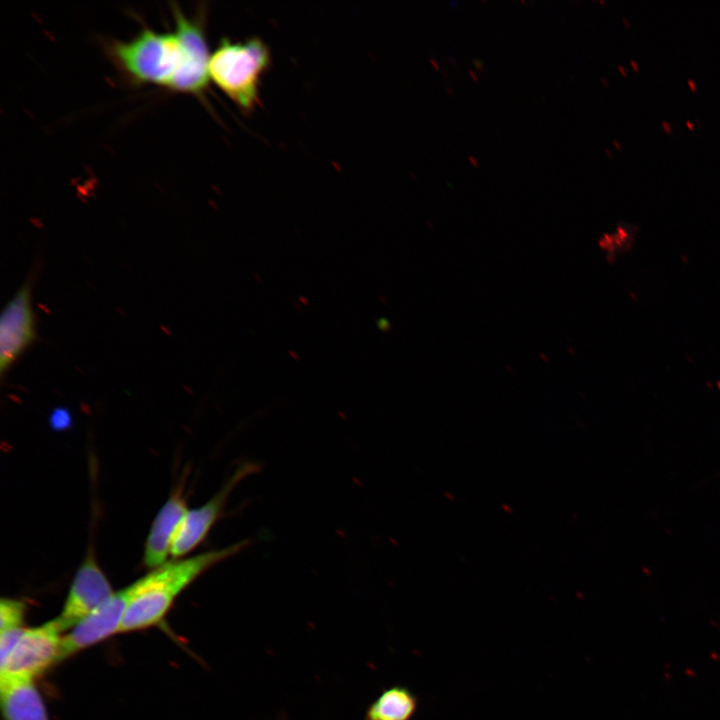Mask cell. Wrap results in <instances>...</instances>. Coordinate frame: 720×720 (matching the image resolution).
<instances>
[{
	"instance_id": "52a82bcc",
	"label": "cell",
	"mask_w": 720,
	"mask_h": 720,
	"mask_svg": "<svg viewBox=\"0 0 720 720\" xmlns=\"http://www.w3.org/2000/svg\"><path fill=\"white\" fill-rule=\"evenodd\" d=\"M257 466L254 463H244L238 466L224 486L208 502L198 508L188 510L175 535L171 556L178 559L194 550L201 543L217 519L220 517L225 503L237 486L245 477L254 473Z\"/></svg>"
},
{
	"instance_id": "7c38bea8",
	"label": "cell",
	"mask_w": 720,
	"mask_h": 720,
	"mask_svg": "<svg viewBox=\"0 0 720 720\" xmlns=\"http://www.w3.org/2000/svg\"><path fill=\"white\" fill-rule=\"evenodd\" d=\"M25 609L22 601L2 598L0 601V632L23 627Z\"/></svg>"
},
{
	"instance_id": "7a4b0ae2",
	"label": "cell",
	"mask_w": 720,
	"mask_h": 720,
	"mask_svg": "<svg viewBox=\"0 0 720 720\" xmlns=\"http://www.w3.org/2000/svg\"><path fill=\"white\" fill-rule=\"evenodd\" d=\"M243 540L225 548L168 561L135 581L136 590L119 633L145 629L159 623L173 602L201 574L236 555L249 545Z\"/></svg>"
},
{
	"instance_id": "5b68a950",
	"label": "cell",
	"mask_w": 720,
	"mask_h": 720,
	"mask_svg": "<svg viewBox=\"0 0 720 720\" xmlns=\"http://www.w3.org/2000/svg\"><path fill=\"white\" fill-rule=\"evenodd\" d=\"M136 590L135 582L114 592L89 616L64 634L59 662L119 633L128 606Z\"/></svg>"
},
{
	"instance_id": "5bb4252c",
	"label": "cell",
	"mask_w": 720,
	"mask_h": 720,
	"mask_svg": "<svg viewBox=\"0 0 720 720\" xmlns=\"http://www.w3.org/2000/svg\"><path fill=\"white\" fill-rule=\"evenodd\" d=\"M468 160H469V162H470V164H471L472 166L478 167L479 162H478V160H477L474 156H471V155H470V156L468 157Z\"/></svg>"
},
{
	"instance_id": "3957f363",
	"label": "cell",
	"mask_w": 720,
	"mask_h": 720,
	"mask_svg": "<svg viewBox=\"0 0 720 720\" xmlns=\"http://www.w3.org/2000/svg\"><path fill=\"white\" fill-rule=\"evenodd\" d=\"M271 65L269 47L258 37L222 39L209 61V78L244 112L259 103V88Z\"/></svg>"
},
{
	"instance_id": "8992f818",
	"label": "cell",
	"mask_w": 720,
	"mask_h": 720,
	"mask_svg": "<svg viewBox=\"0 0 720 720\" xmlns=\"http://www.w3.org/2000/svg\"><path fill=\"white\" fill-rule=\"evenodd\" d=\"M113 593L94 556L87 555L75 574L62 611L54 618L60 630L65 633L74 628Z\"/></svg>"
},
{
	"instance_id": "4fadbf2b",
	"label": "cell",
	"mask_w": 720,
	"mask_h": 720,
	"mask_svg": "<svg viewBox=\"0 0 720 720\" xmlns=\"http://www.w3.org/2000/svg\"><path fill=\"white\" fill-rule=\"evenodd\" d=\"M473 65L476 69H478L480 71L484 70V63L479 59H474Z\"/></svg>"
},
{
	"instance_id": "9a60e30c",
	"label": "cell",
	"mask_w": 720,
	"mask_h": 720,
	"mask_svg": "<svg viewBox=\"0 0 720 720\" xmlns=\"http://www.w3.org/2000/svg\"><path fill=\"white\" fill-rule=\"evenodd\" d=\"M468 73H469V75H470V77L472 78L473 81L476 82V81L478 80V77H477V75L474 73V71L469 70Z\"/></svg>"
},
{
	"instance_id": "e0dca14e",
	"label": "cell",
	"mask_w": 720,
	"mask_h": 720,
	"mask_svg": "<svg viewBox=\"0 0 720 720\" xmlns=\"http://www.w3.org/2000/svg\"><path fill=\"white\" fill-rule=\"evenodd\" d=\"M446 91L449 92L450 95L453 94V91L450 89V87H446Z\"/></svg>"
},
{
	"instance_id": "9c48e42d",
	"label": "cell",
	"mask_w": 720,
	"mask_h": 720,
	"mask_svg": "<svg viewBox=\"0 0 720 720\" xmlns=\"http://www.w3.org/2000/svg\"><path fill=\"white\" fill-rule=\"evenodd\" d=\"M186 501L180 490L175 491L156 515L144 549V564L155 569L167 562L177 530L186 515Z\"/></svg>"
},
{
	"instance_id": "8fae6325",
	"label": "cell",
	"mask_w": 720,
	"mask_h": 720,
	"mask_svg": "<svg viewBox=\"0 0 720 720\" xmlns=\"http://www.w3.org/2000/svg\"><path fill=\"white\" fill-rule=\"evenodd\" d=\"M418 707L417 697L406 687L385 690L368 708L366 720H410Z\"/></svg>"
},
{
	"instance_id": "30bf717a",
	"label": "cell",
	"mask_w": 720,
	"mask_h": 720,
	"mask_svg": "<svg viewBox=\"0 0 720 720\" xmlns=\"http://www.w3.org/2000/svg\"><path fill=\"white\" fill-rule=\"evenodd\" d=\"M0 705L5 720H49L34 679L0 672Z\"/></svg>"
},
{
	"instance_id": "277c9868",
	"label": "cell",
	"mask_w": 720,
	"mask_h": 720,
	"mask_svg": "<svg viewBox=\"0 0 720 720\" xmlns=\"http://www.w3.org/2000/svg\"><path fill=\"white\" fill-rule=\"evenodd\" d=\"M63 632L55 619L39 626L24 627L0 672L35 678L59 662Z\"/></svg>"
},
{
	"instance_id": "ba28073f",
	"label": "cell",
	"mask_w": 720,
	"mask_h": 720,
	"mask_svg": "<svg viewBox=\"0 0 720 720\" xmlns=\"http://www.w3.org/2000/svg\"><path fill=\"white\" fill-rule=\"evenodd\" d=\"M32 280L28 279L7 303L0 318V372H5L35 340L31 304Z\"/></svg>"
},
{
	"instance_id": "6da1fadb",
	"label": "cell",
	"mask_w": 720,
	"mask_h": 720,
	"mask_svg": "<svg viewBox=\"0 0 720 720\" xmlns=\"http://www.w3.org/2000/svg\"><path fill=\"white\" fill-rule=\"evenodd\" d=\"M174 17V33L144 30L128 42H117L113 54L137 81L200 93L210 79L211 56L202 25L185 17L178 9H174Z\"/></svg>"
},
{
	"instance_id": "2e32d148",
	"label": "cell",
	"mask_w": 720,
	"mask_h": 720,
	"mask_svg": "<svg viewBox=\"0 0 720 720\" xmlns=\"http://www.w3.org/2000/svg\"><path fill=\"white\" fill-rule=\"evenodd\" d=\"M430 62H431L432 65L435 67V69H437V70L440 69V66H439V64H438V62H437L436 60L431 59Z\"/></svg>"
}]
</instances>
